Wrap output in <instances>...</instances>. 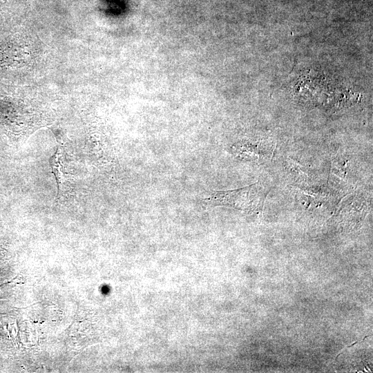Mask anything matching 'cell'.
I'll return each instance as SVG.
<instances>
[{"label":"cell","mask_w":373,"mask_h":373,"mask_svg":"<svg viewBox=\"0 0 373 373\" xmlns=\"http://www.w3.org/2000/svg\"><path fill=\"white\" fill-rule=\"evenodd\" d=\"M268 191L257 182L250 186L229 191H218L206 199L213 205L227 206L237 209L258 211L262 208Z\"/></svg>","instance_id":"6da1fadb"},{"label":"cell","mask_w":373,"mask_h":373,"mask_svg":"<svg viewBox=\"0 0 373 373\" xmlns=\"http://www.w3.org/2000/svg\"><path fill=\"white\" fill-rule=\"evenodd\" d=\"M63 157L62 147L58 146L55 153L49 159L50 166L54 174L57 185V201H58L61 195H64L67 180L64 171V165L63 164Z\"/></svg>","instance_id":"7a4b0ae2"},{"label":"cell","mask_w":373,"mask_h":373,"mask_svg":"<svg viewBox=\"0 0 373 373\" xmlns=\"http://www.w3.org/2000/svg\"><path fill=\"white\" fill-rule=\"evenodd\" d=\"M5 1V0H0V5L3 3Z\"/></svg>","instance_id":"3957f363"}]
</instances>
